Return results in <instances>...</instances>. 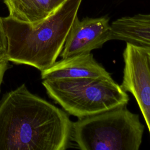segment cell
I'll return each instance as SVG.
<instances>
[{
    "mask_svg": "<svg viewBox=\"0 0 150 150\" xmlns=\"http://www.w3.org/2000/svg\"><path fill=\"white\" fill-rule=\"evenodd\" d=\"M73 122L22 84L0 100V150H64Z\"/></svg>",
    "mask_w": 150,
    "mask_h": 150,
    "instance_id": "obj_1",
    "label": "cell"
},
{
    "mask_svg": "<svg viewBox=\"0 0 150 150\" xmlns=\"http://www.w3.org/2000/svg\"><path fill=\"white\" fill-rule=\"evenodd\" d=\"M107 16L79 19L77 16L69 30L63 50L62 59L91 53L111 40V28Z\"/></svg>",
    "mask_w": 150,
    "mask_h": 150,
    "instance_id": "obj_6",
    "label": "cell"
},
{
    "mask_svg": "<svg viewBox=\"0 0 150 150\" xmlns=\"http://www.w3.org/2000/svg\"><path fill=\"white\" fill-rule=\"evenodd\" d=\"M41 77L43 80L80 78L112 80L110 73L95 60L91 53L62 59L41 71Z\"/></svg>",
    "mask_w": 150,
    "mask_h": 150,
    "instance_id": "obj_7",
    "label": "cell"
},
{
    "mask_svg": "<svg viewBox=\"0 0 150 150\" xmlns=\"http://www.w3.org/2000/svg\"><path fill=\"white\" fill-rule=\"evenodd\" d=\"M144 128L139 115L122 105L79 118L71 138L82 150H138Z\"/></svg>",
    "mask_w": 150,
    "mask_h": 150,
    "instance_id": "obj_3",
    "label": "cell"
},
{
    "mask_svg": "<svg viewBox=\"0 0 150 150\" xmlns=\"http://www.w3.org/2000/svg\"><path fill=\"white\" fill-rule=\"evenodd\" d=\"M64 0H52V6L54 9L58 6L61 3H62Z\"/></svg>",
    "mask_w": 150,
    "mask_h": 150,
    "instance_id": "obj_12",
    "label": "cell"
},
{
    "mask_svg": "<svg viewBox=\"0 0 150 150\" xmlns=\"http://www.w3.org/2000/svg\"><path fill=\"white\" fill-rule=\"evenodd\" d=\"M7 40L2 18L0 16V56L6 55Z\"/></svg>",
    "mask_w": 150,
    "mask_h": 150,
    "instance_id": "obj_10",
    "label": "cell"
},
{
    "mask_svg": "<svg viewBox=\"0 0 150 150\" xmlns=\"http://www.w3.org/2000/svg\"><path fill=\"white\" fill-rule=\"evenodd\" d=\"M8 16L15 20L36 24L47 17L54 9L52 0H3Z\"/></svg>",
    "mask_w": 150,
    "mask_h": 150,
    "instance_id": "obj_9",
    "label": "cell"
},
{
    "mask_svg": "<svg viewBox=\"0 0 150 150\" xmlns=\"http://www.w3.org/2000/svg\"><path fill=\"white\" fill-rule=\"evenodd\" d=\"M111 40L150 47V13L120 18L111 23Z\"/></svg>",
    "mask_w": 150,
    "mask_h": 150,
    "instance_id": "obj_8",
    "label": "cell"
},
{
    "mask_svg": "<svg viewBox=\"0 0 150 150\" xmlns=\"http://www.w3.org/2000/svg\"><path fill=\"white\" fill-rule=\"evenodd\" d=\"M121 88L132 94L150 133V47L126 43Z\"/></svg>",
    "mask_w": 150,
    "mask_h": 150,
    "instance_id": "obj_5",
    "label": "cell"
},
{
    "mask_svg": "<svg viewBox=\"0 0 150 150\" xmlns=\"http://www.w3.org/2000/svg\"><path fill=\"white\" fill-rule=\"evenodd\" d=\"M82 0H64L41 22L32 25L8 16L2 18L8 62L34 67L42 71L56 62Z\"/></svg>",
    "mask_w": 150,
    "mask_h": 150,
    "instance_id": "obj_2",
    "label": "cell"
},
{
    "mask_svg": "<svg viewBox=\"0 0 150 150\" xmlns=\"http://www.w3.org/2000/svg\"><path fill=\"white\" fill-rule=\"evenodd\" d=\"M8 60L6 59V55L0 56V87L4 78L5 71L8 68Z\"/></svg>",
    "mask_w": 150,
    "mask_h": 150,
    "instance_id": "obj_11",
    "label": "cell"
},
{
    "mask_svg": "<svg viewBox=\"0 0 150 150\" xmlns=\"http://www.w3.org/2000/svg\"><path fill=\"white\" fill-rule=\"evenodd\" d=\"M48 95L69 114L79 118L126 105L129 98L113 79L43 80Z\"/></svg>",
    "mask_w": 150,
    "mask_h": 150,
    "instance_id": "obj_4",
    "label": "cell"
}]
</instances>
